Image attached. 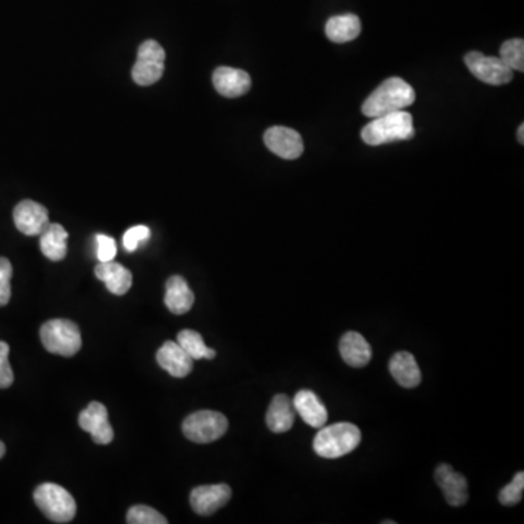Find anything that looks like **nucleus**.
Masks as SVG:
<instances>
[{
  "instance_id": "7c9ffc66",
  "label": "nucleus",
  "mask_w": 524,
  "mask_h": 524,
  "mask_svg": "<svg viewBox=\"0 0 524 524\" xmlns=\"http://www.w3.org/2000/svg\"><path fill=\"white\" fill-rule=\"evenodd\" d=\"M96 257L100 262L114 261L117 255L116 239L107 234H96Z\"/></svg>"
},
{
  "instance_id": "6e6552de",
  "label": "nucleus",
  "mask_w": 524,
  "mask_h": 524,
  "mask_svg": "<svg viewBox=\"0 0 524 524\" xmlns=\"http://www.w3.org/2000/svg\"><path fill=\"white\" fill-rule=\"evenodd\" d=\"M465 63L475 78L485 84L500 86L512 79V70L500 57L484 56L479 52H471L465 56Z\"/></svg>"
},
{
  "instance_id": "473e14b6",
  "label": "nucleus",
  "mask_w": 524,
  "mask_h": 524,
  "mask_svg": "<svg viewBox=\"0 0 524 524\" xmlns=\"http://www.w3.org/2000/svg\"><path fill=\"white\" fill-rule=\"evenodd\" d=\"M6 453V447H4V441H0V459L4 456Z\"/></svg>"
},
{
  "instance_id": "9b49d317",
  "label": "nucleus",
  "mask_w": 524,
  "mask_h": 524,
  "mask_svg": "<svg viewBox=\"0 0 524 524\" xmlns=\"http://www.w3.org/2000/svg\"><path fill=\"white\" fill-rule=\"evenodd\" d=\"M264 142L274 155L280 156L282 160H298L305 151L302 135L291 128L278 126L268 128L264 135Z\"/></svg>"
},
{
  "instance_id": "c756f323",
  "label": "nucleus",
  "mask_w": 524,
  "mask_h": 524,
  "mask_svg": "<svg viewBox=\"0 0 524 524\" xmlns=\"http://www.w3.org/2000/svg\"><path fill=\"white\" fill-rule=\"evenodd\" d=\"M9 348L8 342L0 341V389H6L9 386H12L13 370L9 363Z\"/></svg>"
},
{
  "instance_id": "ddd939ff",
  "label": "nucleus",
  "mask_w": 524,
  "mask_h": 524,
  "mask_svg": "<svg viewBox=\"0 0 524 524\" xmlns=\"http://www.w3.org/2000/svg\"><path fill=\"white\" fill-rule=\"evenodd\" d=\"M436 482L452 507H461L469 498L468 480L447 463H441L434 473Z\"/></svg>"
},
{
  "instance_id": "f03ea898",
  "label": "nucleus",
  "mask_w": 524,
  "mask_h": 524,
  "mask_svg": "<svg viewBox=\"0 0 524 524\" xmlns=\"http://www.w3.org/2000/svg\"><path fill=\"white\" fill-rule=\"evenodd\" d=\"M413 135L415 130L413 116L406 111L390 112L386 116L376 117L362 131L363 142L369 146L409 140L413 139Z\"/></svg>"
},
{
  "instance_id": "412c9836",
  "label": "nucleus",
  "mask_w": 524,
  "mask_h": 524,
  "mask_svg": "<svg viewBox=\"0 0 524 524\" xmlns=\"http://www.w3.org/2000/svg\"><path fill=\"white\" fill-rule=\"evenodd\" d=\"M296 409L287 395H275L266 411V425L273 433H286L293 427Z\"/></svg>"
},
{
  "instance_id": "0eeeda50",
  "label": "nucleus",
  "mask_w": 524,
  "mask_h": 524,
  "mask_svg": "<svg viewBox=\"0 0 524 524\" xmlns=\"http://www.w3.org/2000/svg\"><path fill=\"white\" fill-rule=\"evenodd\" d=\"M165 72V50L158 41H144L137 52V61L131 70L135 84L149 86L158 82Z\"/></svg>"
},
{
  "instance_id": "2eb2a0df",
  "label": "nucleus",
  "mask_w": 524,
  "mask_h": 524,
  "mask_svg": "<svg viewBox=\"0 0 524 524\" xmlns=\"http://www.w3.org/2000/svg\"><path fill=\"white\" fill-rule=\"evenodd\" d=\"M250 76L241 69L217 68L213 73V85L216 91L226 98H239L250 89Z\"/></svg>"
},
{
  "instance_id": "f257e3e1",
  "label": "nucleus",
  "mask_w": 524,
  "mask_h": 524,
  "mask_svg": "<svg viewBox=\"0 0 524 524\" xmlns=\"http://www.w3.org/2000/svg\"><path fill=\"white\" fill-rule=\"evenodd\" d=\"M415 102V91L401 78H390L367 96L363 103V114L369 119L386 116L390 112L404 111Z\"/></svg>"
},
{
  "instance_id": "b1692460",
  "label": "nucleus",
  "mask_w": 524,
  "mask_h": 524,
  "mask_svg": "<svg viewBox=\"0 0 524 524\" xmlns=\"http://www.w3.org/2000/svg\"><path fill=\"white\" fill-rule=\"evenodd\" d=\"M176 342L183 347L184 351L190 356L192 360H213L216 357L215 349L209 348L204 342L203 337L192 330H183L176 337Z\"/></svg>"
},
{
  "instance_id": "2f4dec72",
  "label": "nucleus",
  "mask_w": 524,
  "mask_h": 524,
  "mask_svg": "<svg viewBox=\"0 0 524 524\" xmlns=\"http://www.w3.org/2000/svg\"><path fill=\"white\" fill-rule=\"evenodd\" d=\"M517 139L521 144H524V124H520V127L517 130Z\"/></svg>"
},
{
  "instance_id": "7ed1b4c3",
  "label": "nucleus",
  "mask_w": 524,
  "mask_h": 524,
  "mask_svg": "<svg viewBox=\"0 0 524 524\" xmlns=\"http://www.w3.org/2000/svg\"><path fill=\"white\" fill-rule=\"evenodd\" d=\"M362 441V431L351 422L321 427L314 440V450L323 459H338L357 449Z\"/></svg>"
},
{
  "instance_id": "4be33fe9",
  "label": "nucleus",
  "mask_w": 524,
  "mask_h": 524,
  "mask_svg": "<svg viewBox=\"0 0 524 524\" xmlns=\"http://www.w3.org/2000/svg\"><path fill=\"white\" fill-rule=\"evenodd\" d=\"M69 233L59 223H48L41 232L40 248L45 258L50 261H61L68 254Z\"/></svg>"
},
{
  "instance_id": "423d86ee",
  "label": "nucleus",
  "mask_w": 524,
  "mask_h": 524,
  "mask_svg": "<svg viewBox=\"0 0 524 524\" xmlns=\"http://www.w3.org/2000/svg\"><path fill=\"white\" fill-rule=\"evenodd\" d=\"M229 422L217 411H197L188 415L183 422V433L188 440L207 445L226 434Z\"/></svg>"
},
{
  "instance_id": "dca6fc26",
  "label": "nucleus",
  "mask_w": 524,
  "mask_h": 524,
  "mask_svg": "<svg viewBox=\"0 0 524 524\" xmlns=\"http://www.w3.org/2000/svg\"><path fill=\"white\" fill-rule=\"evenodd\" d=\"M293 405L303 422L314 429H321L328 422V411L325 405L322 404L318 395L312 390H299L294 397Z\"/></svg>"
},
{
  "instance_id": "c85d7f7f",
  "label": "nucleus",
  "mask_w": 524,
  "mask_h": 524,
  "mask_svg": "<svg viewBox=\"0 0 524 524\" xmlns=\"http://www.w3.org/2000/svg\"><path fill=\"white\" fill-rule=\"evenodd\" d=\"M149 238H151V229L143 225H139V226L130 227L124 233L123 245L128 252H135L142 243L147 242Z\"/></svg>"
},
{
  "instance_id": "4468645a",
  "label": "nucleus",
  "mask_w": 524,
  "mask_h": 524,
  "mask_svg": "<svg viewBox=\"0 0 524 524\" xmlns=\"http://www.w3.org/2000/svg\"><path fill=\"white\" fill-rule=\"evenodd\" d=\"M156 360L163 370L176 379L187 378L192 372L194 360L184 351L178 342L167 341L158 349Z\"/></svg>"
},
{
  "instance_id": "9d476101",
  "label": "nucleus",
  "mask_w": 524,
  "mask_h": 524,
  "mask_svg": "<svg viewBox=\"0 0 524 524\" xmlns=\"http://www.w3.org/2000/svg\"><path fill=\"white\" fill-rule=\"evenodd\" d=\"M232 489L226 484L201 485L191 491V507L200 516H211L229 503Z\"/></svg>"
},
{
  "instance_id": "393cba45",
  "label": "nucleus",
  "mask_w": 524,
  "mask_h": 524,
  "mask_svg": "<svg viewBox=\"0 0 524 524\" xmlns=\"http://www.w3.org/2000/svg\"><path fill=\"white\" fill-rule=\"evenodd\" d=\"M500 59L509 66L512 70H524V41L520 38L505 41L501 45Z\"/></svg>"
},
{
  "instance_id": "f3484780",
  "label": "nucleus",
  "mask_w": 524,
  "mask_h": 524,
  "mask_svg": "<svg viewBox=\"0 0 524 524\" xmlns=\"http://www.w3.org/2000/svg\"><path fill=\"white\" fill-rule=\"evenodd\" d=\"M95 275L98 280L105 282L108 291L116 296H123L127 293L133 284L131 271L119 262H100L95 266Z\"/></svg>"
},
{
  "instance_id": "20e7f679",
  "label": "nucleus",
  "mask_w": 524,
  "mask_h": 524,
  "mask_svg": "<svg viewBox=\"0 0 524 524\" xmlns=\"http://www.w3.org/2000/svg\"><path fill=\"white\" fill-rule=\"evenodd\" d=\"M41 341L48 353L73 357L82 348L79 326L68 319H52L41 326Z\"/></svg>"
},
{
  "instance_id": "cd10ccee",
  "label": "nucleus",
  "mask_w": 524,
  "mask_h": 524,
  "mask_svg": "<svg viewBox=\"0 0 524 524\" xmlns=\"http://www.w3.org/2000/svg\"><path fill=\"white\" fill-rule=\"evenodd\" d=\"M12 264L8 258L0 257V306H6L11 300V280H12Z\"/></svg>"
},
{
  "instance_id": "39448f33",
  "label": "nucleus",
  "mask_w": 524,
  "mask_h": 524,
  "mask_svg": "<svg viewBox=\"0 0 524 524\" xmlns=\"http://www.w3.org/2000/svg\"><path fill=\"white\" fill-rule=\"evenodd\" d=\"M34 501L44 516L54 523H69L76 516V501L68 489L57 484H41L34 491Z\"/></svg>"
},
{
  "instance_id": "f8f14e48",
  "label": "nucleus",
  "mask_w": 524,
  "mask_h": 524,
  "mask_svg": "<svg viewBox=\"0 0 524 524\" xmlns=\"http://www.w3.org/2000/svg\"><path fill=\"white\" fill-rule=\"evenodd\" d=\"M13 222L20 233L27 236H40L41 232L48 226V211L40 203L32 200L20 201L13 210Z\"/></svg>"
},
{
  "instance_id": "6ab92c4d",
  "label": "nucleus",
  "mask_w": 524,
  "mask_h": 524,
  "mask_svg": "<svg viewBox=\"0 0 524 524\" xmlns=\"http://www.w3.org/2000/svg\"><path fill=\"white\" fill-rule=\"evenodd\" d=\"M194 293L188 286L187 280L181 275H172L165 286V305L174 315L190 312L194 305Z\"/></svg>"
},
{
  "instance_id": "aec40b11",
  "label": "nucleus",
  "mask_w": 524,
  "mask_h": 524,
  "mask_svg": "<svg viewBox=\"0 0 524 524\" xmlns=\"http://www.w3.org/2000/svg\"><path fill=\"white\" fill-rule=\"evenodd\" d=\"M340 353L347 364L351 367H364L372 360V348L365 338L358 332L349 331L347 334L342 335L340 341Z\"/></svg>"
},
{
  "instance_id": "a211bd4d",
  "label": "nucleus",
  "mask_w": 524,
  "mask_h": 524,
  "mask_svg": "<svg viewBox=\"0 0 524 524\" xmlns=\"http://www.w3.org/2000/svg\"><path fill=\"white\" fill-rule=\"evenodd\" d=\"M389 372L393 379L406 389L417 388L422 383V370L415 357L408 351H399L390 358Z\"/></svg>"
},
{
  "instance_id": "5701e85b",
  "label": "nucleus",
  "mask_w": 524,
  "mask_h": 524,
  "mask_svg": "<svg viewBox=\"0 0 524 524\" xmlns=\"http://www.w3.org/2000/svg\"><path fill=\"white\" fill-rule=\"evenodd\" d=\"M362 32V22L353 13L332 16L325 25V34L332 43L342 44L356 40Z\"/></svg>"
},
{
  "instance_id": "bb28decb",
  "label": "nucleus",
  "mask_w": 524,
  "mask_h": 524,
  "mask_svg": "<svg viewBox=\"0 0 524 524\" xmlns=\"http://www.w3.org/2000/svg\"><path fill=\"white\" fill-rule=\"evenodd\" d=\"M524 491V473L517 472L509 485H505L498 494V500L505 507H512L520 503Z\"/></svg>"
},
{
  "instance_id": "1a4fd4ad",
  "label": "nucleus",
  "mask_w": 524,
  "mask_h": 524,
  "mask_svg": "<svg viewBox=\"0 0 524 524\" xmlns=\"http://www.w3.org/2000/svg\"><path fill=\"white\" fill-rule=\"evenodd\" d=\"M80 429L91 434L96 445H110L114 440V430L108 422V409L101 402H91L79 415Z\"/></svg>"
},
{
  "instance_id": "a878e982",
  "label": "nucleus",
  "mask_w": 524,
  "mask_h": 524,
  "mask_svg": "<svg viewBox=\"0 0 524 524\" xmlns=\"http://www.w3.org/2000/svg\"><path fill=\"white\" fill-rule=\"evenodd\" d=\"M128 524H167V517L149 505H135L127 512Z\"/></svg>"
}]
</instances>
